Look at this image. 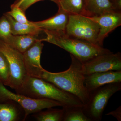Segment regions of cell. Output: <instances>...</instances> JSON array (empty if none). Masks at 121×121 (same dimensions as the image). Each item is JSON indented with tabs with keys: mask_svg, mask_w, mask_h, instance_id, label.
I'll return each instance as SVG.
<instances>
[{
	"mask_svg": "<svg viewBox=\"0 0 121 121\" xmlns=\"http://www.w3.org/2000/svg\"><path fill=\"white\" fill-rule=\"evenodd\" d=\"M57 4L59 8L69 15H82L89 17L85 0H60Z\"/></svg>",
	"mask_w": 121,
	"mask_h": 121,
	"instance_id": "obj_16",
	"label": "cell"
},
{
	"mask_svg": "<svg viewBox=\"0 0 121 121\" xmlns=\"http://www.w3.org/2000/svg\"><path fill=\"white\" fill-rule=\"evenodd\" d=\"M16 93L35 99H52L60 103L62 107H82L80 100L74 95L62 90L43 79L27 76Z\"/></svg>",
	"mask_w": 121,
	"mask_h": 121,
	"instance_id": "obj_2",
	"label": "cell"
},
{
	"mask_svg": "<svg viewBox=\"0 0 121 121\" xmlns=\"http://www.w3.org/2000/svg\"></svg>",
	"mask_w": 121,
	"mask_h": 121,
	"instance_id": "obj_28",
	"label": "cell"
},
{
	"mask_svg": "<svg viewBox=\"0 0 121 121\" xmlns=\"http://www.w3.org/2000/svg\"><path fill=\"white\" fill-rule=\"evenodd\" d=\"M44 111H39L33 115L38 121H62L63 116V109L48 108Z\"/></svg>",
	"mask_w": 121,
	"mask_h": 121,
	"instance_id": "obj_19",
	"label": "cell"
},
{
	"mask_svg": "<svg viewBox=\"0 0 121 121\" xmlns=\"http://www.w3.org/2000/svg\"><path fill=\"white\" fill-rule=\"evenodd\" d=\"M11 10L6 13L17 22L22 23L33 24L32 22L30 21L26 18L25 12L22 11L19 7L11 5Z\"/></svg>",
	"mask_w": 121,
	"mask_h": 121,
	"instance_id": "obj_21",
	"label": "cell"
},
{
	"mask_svg": "<svg viewBox=\"0 0 121 121\" xmlns=\"http://www.w3.org/2000/svg\"><path fill=\"white\" fill-rule=\"evenodd\" d=\"M42 39L34 43L23 55L24 67L28 76L41 78L44 69L40 64V57L44 46Z\"/></svg>",
	"mask_w": 121,
	"mask_h": 121,
	"instance_id": "obj_9",
	"label": "cell"
},
{
	"mask_svg": "<svg viewBox=\"0 0 121 121\" xmlns=\"http://www.w3.org/2000/svg\"><path fill=\"white\" fill-rule=\"evenodd\" d=\"M121 82V71L96 72L85 75L84 85L89 93L106 84Z\"/></svg>",
	"mask_w": 121,
	"mask_h": 121,
	"instance_id": "obj_11",
	"label": "cell"
},
{
	"mask_svg": "<svg viewBox=\"0 0 121 121\" xmlns=\"http://www.w3.org/2000/svg\"><path fill=\"white\" fill-rule=\"evenodd\" d=\"M99 31V25L89 17L69 15L65 32L71 37L99 45L98 43Z\"/></svg>",
	"mask_w": 121,
	"mask_h": 121,
	"instance_id": "obj_6",
	"label": "cell"
},
{
	"mask_svg": "<svg viewBox=\"0 0 121 121\" xmlns=\"http://www.w3.org/2000/svg\"><path fill=\"white\" fill-rule=\"evenodd\" d=\"M46 35L42 41L59 47L82 63L102 54L111 52L103 47L68 35L64 31L43 30Z\"/></svg>",
	"mask_w": 121,
	"mask_h": 121,
	"instance_id": "obj_3",
	"label": "cell"
},
{
	"mask_svg": "<svg viewBox=\"0 0 121 121\" xmlns=\"http://www.w3.org/2000/svg\"><path fill=\"white\" fill-rule=\"evenodd\" d=\"M113 10L121 11V0H110Z\"/></svg>",
	"mask_w": 121,
	"mask_h": 121,
	"instance_id": "obj_25",
	"label": "cell"
},
{
	"mask_svg": "<svg viewBox=\"0 0 121 121\" xmlns=\"http://www.w3.org/2000/svg\"><path fill=\"white\" fill-rule=\"evenodd\" d=\"M121 82L106 84L90 93V99L83 107L86 115L91 121L102 120L103 114L109 99L121 91Z\"/></svg>",
	"mask_w": 121,
	"mask_h": 121,
	"instance_id": "obj_4",
	"label": "cell"
},
{
	"mask_svg": "<svg viewBox=\"0 0 121 121\" xmlns=\"http://www.w3.org/2000/svg\"><path fill=\"white\" fill-rule=\"evenodd\" d=\"M12 101L21 106L24 111L23 121L29 115L35 114L44 109L62 107L60 103L52 99H35L27 96L14 93L9 90L0 81V102Z\"/></svg>",
	"mask_w": 121,
	"mask_h": 121,
	"instance_id": "obj_5",
	"label": "cell"
},
{
	"mask_svg": "<svg viewBox=\"0 0 121 121\" xmlns=\"http://www.w3.org/2000/svg\"><path fill=\"white\" fill-rule=\"evenodd\" d=\"M11 34L10 23L4 15L0 19V39L4 40Z\"/></svg>",
	"mask_w": 121,
	"mask_h": 121,
	"instance_id": "obj_22",
	"label": "cell"
},
{
	"mask_svg": "<svg viewBox=\"0 0 121 121\" xmlns=\"http://www.w3.org/2000/svg\"><path fill=\"white\" fill-rule=\"evenodd\" d=\"M37 36L32 35H14L11 34L2 41L23 54L39 39H38Z\"/></svg>",
	"mask_w": 121,
	"mask_h": 121,
	"instance_id": "obj_13",
	"label": "cell"
},
{
	"mask_svg": "<svg viewBox=\"0 0 121 121\" xmlns=\"http://www.w3.org/2000/svg\"><path fill=\"white\" fill-rule=\"evenodd\" d=\"M10 74V67L8 61L0 51V81L4 86H9Z\"/></svg>",
	"mask_w": 121,
	"mask_h": 121,
	"instance_id": "obj_20",
	"label": "cell"
},
{
	"mask_svg": "<svg viewBox=\"0 0 121 121\" xmlns=\"http://www.w3.org/2000/svg\"><path fill=\"white\" fill-rule=\"evenodd\" d=\"M99 26V45L103 47V41L109 33L121 25V11H110L96 16L89 17Z\"/></svg>",
	"mask_w": 121,
	"mask_h": 121,
	"instance_id": "obj_10",
	"label": "cell"
},
{
	"mask_svg": "<svg viewBox=\"0 0 121 121\" xmlns=\"http://www.w3.org/2000/svg\"><path fill=\"white\" fill-rule=\"evenodd\" d=\"M43 0H26L22 2L19 7L22 11L25 12L27 9H28L31 5L35 3Z\"/></svg>",
	"mask_w": 121,
	"mask_h": 121,
	"instance_id": "obj_23",
	"label": "cell"
},
{
	"mask_svg": "<svg viewBox=\"0 0 121 121\" xmlns=\"http://www.w3.org/2000/svg\"><path fill=\"white\" fill-rule=\"evenodd\" d=\"M69 14L59 8L58 13L55 16L41 21L32 22L33 24L43 30L65 31Z\"/></svg>",
	"mask_w": 121,
	"mask_h": 121,
	"instance_id": "obj_12",
	"label": "cell"
},
{
	"mask_svg": "<svg viewBox=\"0 0 121 121\" xmlns=\"http://www.w3.org/2000/svg\"><path fill=\"white\" fill-rule=\"evenodd\" d=\"M50 0L52 1L55 2L57 4L60 0Z\"/></svg>",
	"mask_w": 121,
	"mask_h": 121,
	"instance_id": "obj_27",
	"label": "cell"
},
{
	"mask_svg": "<svg viewBox=\"0 0 121 121\" xmlns=\"http://www.w3.org/2000/svg\"><path fill=\"white\" fill-rule=\"evenodd\" d=\"M25 0H16L14 3L12 5H13V6L19 7L20 5L22 2H23Z\"/></svg>",
	"mask_w": 121,
	"mask_h": 121,
	"instance_id": "obj_26",
	"label": "cell"
},
{
	"mask_svg": "<svg viewBox=\"0 0 121 121\" xmlns=\"http://www.w3.org/2000/svg\"><path fill=\"white\" fill-rule=\"evenodd\" d=\"M22 111L21 106L13 101L0 102V121H20L24 115Z\"/></svg>",
	"mask_w": 121,
	"mask_h": 121,
	"instance_id": "obj_14",
	"label": "cell"
},
{
	"mask_svg": "<svg viewBox=\"0 0 121 121\" xmlns=\"http://www.w3.org/2000/svg\"><path fill=\"white\" fill-rule=\"evenodd\" d=\"M83 106L63 107L64 112L62 121H91L84 113Z\"/></svg>",
	"mask_w": 121,
	"mask_h": 121,
	"instance_id": "obj_18",
	"label": "cell"
},
{
	"mask_svg": "<svg viewBox=\"0 0 121 121\" xmlns=\"http://www.w3.org/2000/svg\"><path fill=\"white\" fill-rule=\"evenodd\" d=\"M70 56L71 63L67 70L52 73L44 69L41 78L74 95L84 105L89 102L90 94L84 85L82 63L73 56L70 55Z\"/></svg>",
	"mask_w": 121,
	"mask_h": 121,
	"instance_id": "obj_1",
	"label": "cell"
},
{
	"mask_svg": "<svg viewBox=\"0 0 121 121\" xmlns=\"http://www.w3.org/2000/svg\"><path fill=\"white\" fill-rule=\"evenodd\" d=\"M0 51L6 57L10 67L11 74L9 86L16 90L28 76L24 67L23 54L0 39Z\"/></svg>",
	"mask_w": 121,
	"mask_h": 121,
	"instance_id": "obj_7",
	"label": "cell"
},
{
	"mask_svg": "<svg viewBox=\"0 0 121 121\" xmlns=\"http://www.w3.org/2000/svg\"><path fill=\"white\" fill-rule=\"evenodd\" d=\"M89 17L96 16L113 10L109 0H85Z\"/></svg>",
	"mask_w": 121,
	"mask_h": 121,
	"instance_id": "obj_17",
	"label": "cell"
},
{
	"mask_svg": "<svg viewBox=\"0 0 121 121\" xmlns=\"http://www.w3.org/2000/svg\"><path fill=\"white\" fill-rule=\"evenodd\" d=\"M85 75L96 72L121 71V54L112 52L99 55L82 63Z\"/></svg>",
	"mask_w": 121,
	"mask_h": 121,
	"instance_id": "obj_8",
	"label": "cell"
},
{
	"mask_svg": "<svg viewBox=\"0 0 121 121\" xmlns=\"http://www.w3.org/2000/svg\"><path fill=\"white\" fill-rule=\"evenodd\" d=\"M7 17L11 26V32L14 35H29L38 36L43 31L41 29L34 25L22 23L17 22L8 14H4Z\"/></svg>",
	"mask_w": 121,
	"mask_h": 121,
	"instance_id": "obj_15",
	"label": "cell"
},
{
	"mask_svg": "<svg viewBox=\"0 0 121 121\" xmlns=\"http://www.w3.org/2000/svg\"><path fill=\"white\" fill-rule=\"evenodd\" d=\"M107 115H112L118 121H121V106L118 107L115 110L111 111L106 114Z\"/></svg>",
	"mask_w": 121,
	"mask_h": 121,
	"instance_id": "obj_24",
	"label": "cell"
}]
</instances>
